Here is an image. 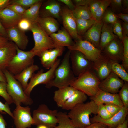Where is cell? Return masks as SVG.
<instances>
[{"mask_svg": "<svg viewBox=\"0 0 128 128\" xmlns=\"http://www.w3.org/2000/svg\"><path fill=\"white\" fill-rule=\"evenodd\" d=\"M0 35L5 37L8 39L6 29L3 25L0 20Z\"/></svg>", "mask_w": 128, "mask_h": 128, "instance_id": "cell-54", "label": "cell"}, {"mask_svg": "<svg viewBox=\"0 0 128 128\" xmlns=\"http://www.w3.org/2000/svg\"><path fill=\"white\" fill-rule=\"evenodd\" d=\"M71 51L69 50L64 55L55 70L54 78L46 85L47 88L54 87L58 89L64 88L70 86L76 79L70 63Z\"/></svg>", "mask_w": 128, "mask_h": 128, "instance_id": "cell-1", "label": "cell"}, {"mask_svg": "<svg viewBox=\"0 0 128 128\" xmlns=\"http://www.w3.org/2000/svg\"><path fill=\"white\" fill-rule=\"evenodd\" d=\"M103 23L102 20L93 24L82 37V40L91 43L99 49L101 31Z\"/></svg>", "mask_w": 128, "mask_h": 128, "instance_id": "cell-21", "label": "cell"}, {"mask_svg": "<svg viewBox=\"0 0 128 128\" xmlns=\"http://www.w3.org/2000/svg\"><path fill=\"white\" fill-rule=\"evenodd\" d=\"M16 53V46L11 41L0 47V69L2 71L6 69Z\"/></svg>", "mask_w": 128, "mask_h": 128, "instance_id": "cell-18", "label": "cell"}, {"mask_svg": "<svg viewBox=\"0 0 128 128\" xmlns=\"http://www.w3.org/2000/svg\"><path fill=\"white\" fill-rule=\"evenodd\" d=\"M57 117L58 124L54 128H77L69 118L66 113L58 112Z\"/></svg>", "mask_w": 128, "mask_h": 128, "instance_id": "cell-32", "label": "cell"}, {"mask_svg": "<svg viewBox=\"0 0 128 128\" xmlns=\"http://www.w3.org/2000/svg\"><path fill=\"white\" fill-rule=\"evenodd\" d=\"M101 81L92 69L87 70L77 77L70 85L87 96L92 97L99 90Z\"/></svg>", "mask_w": 128, "mask_h": 128, "instance_id": "cell-3", "label": "cell"}, {"mask_svg": "<svg viewBox=\"0 0 128 128\" xmlns=\"http://www.w3.org/2000/svg\"><path fill=\"white\" fill-rule=\"evenodd\" d=\"M60 62V59H57L53 65L46 72L44 73L43 70L41 69L37 73H33L27 87L24 90L26 94L30 96L31 91L36 86L40 84L46 85L52 80L54 78L55 70Z\"/></svg>", "mask_w": 128, "mask_h": 128, "instance_id": "cell-8", "label": "cell"}, {"mask_svg": "<svg viewBox=\"0 0 128 128\" xmlns=\"http://www.w3.org/2000/svg\"><path fill=\"white\" fill-rule=\"evenodd\" d=\"M9 105L7 102L3 104L0 101V112L3 114L7 113L13 118V114L11 111Z\"/></svg>", "mask_w": 128, "mask_h": 128, "instance_id": "cell-49", "label": "cell"}, {"mask_svg": "<svg viewBox=\"0 0 128 128\" xmlns=\"http://www.w3.org/2000/svg\"><path fill=\"white\" fill-rule=\"evenodd\" d=\"M122 40L123 47V56L122 65L127 71H128V37L123 32Z\"/></svg>", "mask_w": 128, "mask_h": 128, "instance_id": "cell-35", "label": "cell"}, {"mask_svg": "<svg viewBox=\"0 0 128 128\" xmlns=\"http://www.w3.org/2000/svg\"><path fill=\"white\" fill-rule=\"evenodd\" d=\"M43 1L42 0H10V4H18L27 9L37 3Z\"/></svg>", "mask_w": 128, "mask_h": 128, "instance_id": "cell-39", "label": "cell"}, {"mask_svg": "<svg viewBox=\"0 0 128 128\" xmlns=\"http://www.w3.org/2000/svg\"><path fill=\"white\" fill-rule=\"evenodd\" d=\"M50 49L43 52L39 56L41 64L46 69L50 59Z\"/></svg>", "mask_w": 128, "mask_h": 128, "instance_id": "cell-45", "label": "cell"}, {"mask_svg": "<svg viewBox=\"0 0 128 128\" xmlns=\"http://www.w3.org/2000/svg\"><path fill=\"white\" fill-rule=\"evenodd\" d=\"M57 1L60 3H62L66 5L67 7L72 11L74 9L76 6L72 1L71 0H58Z\"/></svg>", "mask_w": 128, "mask_h": 128, "instance_id": "cell-50", "label": "cell"}, {"mask_svg": "<svg viewBox=\"0 0 128 128\" xmlns=\"http://www.w3.org/2000/svg\"><path fill=\"white\" fill-rule=\"evenodd\" d=\"M50 36L55 47H68L72 46L74 43L71 36L64 28L59 30L57 32L52 34Z\"/></svg>", "mask_w": 128, "mask_h": 128, "instance_id": "cell-23", "label": "cell"}, {"mask_svg": "<svg viewBox=\"0 0 128 128\" xmlns=\"http://www.w3.org/2000/svg\"><path fill=\"white\" fill-rule=\"evenodd\" d=\"M97 104L98 105L97 114L101 118L106 119L113 116L109 112L104 104L99 103Z\"/></svg>", "mask_w": 128, "mask_h": 128, "instance_id": "cell-41", "label": "cell"}, {"mask_svg": "<svg viewBox=\"0 0 128 128\" xmlns=\"http://www.w3.org/2000/svg\"><path fill=\"white\" fill-rule=\"evenodd\" d=\"M30 30L32 33L34 41V47L30 50L35 56L39 57L43 51L55 48L50 36L37 22L32 23Z\"/></svg>", "mask_w": 128, "mask_h": 128, "instance_id": "cell-5", "label": "cell"}, {"mask_svg": "<svg viewBox=\"0 0 128 128\" xmlns=\"http://www.w3.org/2000/svg\"><path fill=\"white\" fill-rule=\"evenodd\" d=\"M118 92V94L124 106L128 108V82L124 81Z\"/></svg>", "mask_w": 128, "mask_h": 128, "instance_id": "cell-37", "label": "cell"}, {"mask_svg": "<svg viewBox=\"0 0 128 128\" xmlns=\"http://www.w3.org/2000/svg\"><path fill=\"white\" fill-rule=\"evenodd\" d=\"M123 50L122 41L117 37L104 48L102 53L112 62L119 63L123 59Z\"/></svg>", "mask_w": 128, "mask_h": 128, "instance_id": "cell-11", "label": "cell"}, {"mask_svg": "<svg viewBox=\"0 0 128 128\" xmlns=\"http://www.w3.org/2000/svg\"><path fill=\"white\" fill-rule=\"evenodd\" d=\"M67 48L69 50H76L81 52L93 62L97 59L102 53L100 50L92 44L82 39L75 41L73 46Z\"/></svg>", "mask_w": 128, "mask_h": 128, "instance_id": "cell-12", "label": "cell"}, {"mask_svg": "<svg viewBox=\"0 0 128 128\" xmlns=\"http://www.w3.org/2000/svg\"><path fill=\"white\" fill-rule=\"evenodd\" d=\"M60 2L55 0H48L42 5V16L40 17H51L61 20L62 8Z\"/></svg>", "mask_w": 128, "mask_h": 128, "instance_id": "cell-19", "label": "cell"}, {"mask_svg": "<svg viewBox=\"0 0 128 128\" xmlns=\"http://www.w3.org/2000/svg\"><path fill=\"white\" fill-rule=\"evenodd\" d=\"M22 16L6 7L0 11V20L6 29L17 26Z\"/></svg>", "mask_w": 128, "mask_h": 128, "instance_id": "cell-22", "label": "cell"}, {"mask_svg": "<svg viewBox=\"0 0 128 128\" xmlns=\"http://www.w3.org/2000/svg\"><path fill=\"white\" fill-rule=\"evenodd\" d=\"M108 127L101 123L93 122L85 128H108Z\"/></svg>", "mask_w": 128, "mask_h": 128, "instance_id": "cell-51", "label": "cell"}, {"mask_svg": "<svg viewBox=\"0 0 128 128\" xmlns=\"http://www.w3.org/2000/svg\"><path fill=\"white\" fill-rule=\"evenodd\" d=\"M0 96L3 97L9 105L14 103L7 90L6 82L0 81Z\"/></svg>", "mask_w": 128, "mask_h": 128, "instance_id": "cell-40", "label": "cell"}, {"mask_svg": "<svg viewBox=\"0 0 128 128\" xmlns=\"http://www.w3.org/2000/svg\"><path fill=\"white\" fill-rule=\"evenodd\" d=\"M42 3H37L26 9L22 16V18L28 20L32 23L37 22L40 17V10Z\"/></svg>", "mask_w": 128, "mask_h": 128, "instance_id": "cell-29", "label": "cell"}, {"mask_svg": "<svg viewBox=\"0 0 128 128\" xmlns=\"http://www.w3.org/2000/svg\"><path fill=\"white\" fill-rule=\"evenodd\" d=\"M91 0H74L72 1L73 2L75 6H85L88 5Z\"/></svg>", "mask_w": 128, "mask_h": 128, "instance_id": "cell-52", "label": "cell"}, {"mask_svg": "<svg viewBox=\"0 0 128 128\" xmlns=\"http://www.w3.org/2000/svg\"><path fill=\"white\" fill-rule=\"evenodd\" d=\"M32 23L28 20L22 18L18 22L17 26L20 30L25 32L30 30Z\"/></svg>", "mask_w": 128, "mask_h": 128, "instance_id": "cell-46", "label": "cell"}, {"mask_svg": "<svg viewBox=\"0 0 128 128\" xmlns=\"http://www.w3.org/2000/svg\"><path fill=\"white\" fill-rule=\"evenodd\" d=\"M37 126V128H48L46 126L43 125H40Z\"/></svg>", "mask_w": 128, "mask_h": 128, "instance_id": "cell-62", "label": "cell"}, {"mask_svg": "<svg viewBox=\"0 0 128 128\" xmlns=\"http://www.w3.org/2000/svg\"><path fill=\"white\" fill-rule=\"evenodd\" d=\"M110 5L111 7L110 9L116 14L121 12L122 11V0H111Z\"/></svg>", "mask_w": 128, "mask_h": 128, "instance_id": "cell-43", "label": "cell"}, {"mask_svg": "<svg viewBox=\"0 0 128 128\" xmlns=\"http://www.w3.org/2000/svg\"><path fill=\"white\" fill-rule=\"evenodd\" d=\"M64 49V47H58L50 49V59L47 69H49L54 64L58 57L62 55Z\"/></svg>", "mask_w": 128, "mask_h": 128, "instance_id": "cell-34", "label": "cell"}, {"mask_svg": "<svg viewBox=\"0 0 128 128\" xmlns=\"http://www.w3.org/2000/svg\"><path fill=\"white\" fill-rule=\"evenodd\" d=\"M113 31L114 33L120 40H123V31L121 22L118 19L112 24Z\"/></svg>", "mask_w": 128, "mask_h": 128, "instance_id": "cell-42", "label": "cell"}, {"mask_svg": "<svg viewBox=\"0 0 128 128\" xmlns=\"http://www.w3.org/2000/svg\"><path fill=\"white\" fill-rule=\"evenodd\" d=\"M87 96L78 90L66 101L61 108L66 110H70L77 105L84 103L87 99Z\"/></svg>", "mask_w": 128, "mask_h": 128, "instance_id": "cell-28", "label": "cell"}, {"mask_svg": "<svg viewBox=\"0 0 128 128\" xmlns=\"http://www.w3.org/2000/svg\"><path fill=\"white\" fill-rule=\"evenodd\" d=\"M128 120L126 119L122 123L119 124L117 127L113 128H128ZM108 127V128H112Z\"/></svg>", "mask_w": 128, "mask_h": 128, "instance_id": "cell-60", "label": "cell"}, {"mask_svg": "<svg viewBox=\"0 0 128 128\" xmlns=\"http://www.w3.org/2000/svg\"><path fill=\"white\" fill-rule=\"evenodd\" d=\"M77 90L70 86L58 89L54 92V100L58 107L62 108L66 101Z\"/></svg>", "mask_w": 128, "mask_h": 128, "instance_id": "cell-25", "label": "cell"}, {"mask_svg": "<svg viewBox=\"0 0 128 128\" xmlns=\"http://www.w3.org/2000/svg\"><path fill=\"white\" fill-rule=\"evenodd\" d=\"M111 1V0H101V3L95 17V19L96 22L101 20L102 17L108 7L110 5Z\"/></svg>", "mask_w": 128, "mask_h": 128, "instance_id": "cell-36", "label": "cell"}, {"mask_svg": "<svg viewBox=\"0 0 128 128\" xmlns=\"http://www.w3.org/2000/svg\"><path fill=\"white\" fill-rule=\"evenodd\" d=\"M118 18L123 20L124 22L128 23V14L121 12L116 14Z\"/></svg>", "mask_w": 128, "mask_h": 128, "instance_id": "cell-53", "label": "cell"}, {"mask_svg": "<svg viewBox=\"0 0 128 128\" xmlns=\"http://www.w3.org/2000/svg\"><path fill=\"white\" fill-rule=\"evenodd\" d=\"M111 72L114 73L124 81L128 82V74L122 64L117 62H112Z\"/></svg>", "mask_w": 128, "mask_h": 128, "instance_id": "cell-33", "label": "cell"}, {"mask_svg": "<svg viewBox=\"0 0 128 128\" xmlns=\"http://www.w3.org/2000/svg\"><path fill=\"white\" fill-rule=\"evenodd\" d=\"M17 53L9 63L6 69L13 75L18 74L23 70L33 64L35 56L30 50L25 51L16 46Z\"/></svg>", "mask_w": 128, "mask_h": 128, "instance_id": "cell-6", "label": "cell"}, {"mask_svg": "<svg viewBox=\"0 0 128 128\" xmlns=\"http://www.w3.org/2000/svg\"><path fill=\"white\" fill-rule=\"evenodd\" d=\"M101 1V0H91L88 5L89 9L94 18Z\"/></svg>", "mask_w": 128, "mask_h": 128, "instance_id": "cell-44", "label": "cell"}, {"mask_svg": "<svg viewBox=\"0 0 128 128\" xmlns=\"http://www.w3.org/2000/svg\"><path fill=\"white\" fill-rule=\"evenodd\" d=\"M128 112V108L123 106L118 112L108 119H103L97 114L96 115L90 119V120L93 123H101L109 127L113 128L117 127L124 122Z\"/></svg>", "mask_w": 128, "mask_h": 128, "instance_id": "cell-16", "label": "cell"}, {"mask_svg": "<svg viewBox=\"0 0 128 128\" xmlns=\"http://www.w3.org/2000/svg\"><path fill=\"white\" fill-rule=\"evenodd\" d=\"M58 112L56 110L50 109L45 104L40 105L33 111L34 125H43L48 128H54L58 123Z\"/></svg>", "mask_w": 128, "mask_h": 128, "instance_id": "cell-7", "label": "cell"}, {"mask_svg": "<svg viewBox=\"0 0 128 128\" xmlns=\"http://www.w3.org/2000/svg\"><path fill=\"white\" fill-rule=\"evenodd\" d=\"M9 0H0V11L6 7L10 4Z\"/></svg>", "mask_w": 128, "mask_h": 128, "instance_id": "cell-55", "label": "cell"}, {"mask_svg": "<svg viewBox=\"0 0 128 128\" xmlns=\"http://www.w3.org/2000/svg\"><path fill=\"white\" fill-rule=\"evenodd\" d=\"M117 37L113 32L112 24L103 23L99 49L102 51L106 46Z\"/></svg>", "mask_w": 128, "mask_h": 128, "instance_id": "cell-24", "label": "cell"}, {"mask_svg": "<svg viewBox=\"0 0 128 128\" xmlns=\"http://www.w3.org/2000/svg\"><path fill=\"white\" fill-rule=\"evenodd\" d=\"M6 29L9 41H13L20 49L25 50L29 40L25 32L19 29L17 26Z\"/></svg>", "mask_w": 128, "mask_h": 128, "instance_id": "cell-17", "label": "cell"}, {"mask_svg": "<svg viewBox=\"0 0 128 128\" xmlns=\"http://www.w3.org/2000/svg\"><path fill=\"white\" fill-rule=\"evenodd\" d=\"M75 19L77 32L78 35L81 37L93 24L97 22L94 19L84 20Z\"/></svg>", "mask_w": 128, "mask_h": 128, "instance_id": "cell-31", "label": "cell"}, {"mask_svg": "<svg viewBox=\"0 0 128 128\" xmlns=\"http://www.w3.org/2000/svg\"><path fill=\"white\" fill-rule=\"evenodd\" d=\"M112 62L102 53L100 56L93 61L92 69L101 81L111 72Z\"/></svg>", "mask_w": 128, "mask_h": 128, "instance_id": "cell-15", "label": "cell"}, {"mask_svg": "<svg viewBox=\"0 0 128 128\" xmlns=\"http://www.w3.org/2000/svg\"><path fill=\"white\" fill-rule=\"evenodd\" d=\"M124 82V81L111 72L105 78L101 81L99 88L105 92L117 94Z\"/></svg>", "mask_w": 128, "mask_h": 128, "instance_id": "cell-14", "label": "cell"}, {"mask_svg": "<svg viewBox=\"0 0 128 128\" xmlns=\"http://www.w3.org/2000/svg\"><path fill=\"white\" fill-rule=\"evenodd\" d=\"M6 7L21 16L26 9L22 6L15 4H9Z\"/></svg>", "mask_w": 128, "mask_h": 128, "instance_id": "cell-48", "label": "cell"}, {"mask_svg": "<svg viewBox=\"0 0 128 128\" xmlns=\"http://www.w3.org/2000/svg\"><path fill=\"white\" fill-rule=\"evenodd\" d=\"M6 80L7 90L16 106L22 103L26 105L33 103L32 99L27 95L19 82L6 69L3 71Z\"/></svg>", "mask_w": 128, "mask_h": 128, "instance_id": "cell-4", "label": "cell"}, {"mask_svg": "<svg viewBox=\"0 0 128 128\" xmlns=\"http://www.w3.org/2000/svg\"><path fill=\"white\" fill-rule=\"evenodd\" d=\"M61 20L64 28L75 41L82 39L78 34L76 19L72 11L67 7L62 8Z\"/></svg>", "mask_w": 128, "mask_h": 128, "instance_id": "cell-13", "label": "cell"}, {"mask_svg": "<svg viewBox=\"0 0 128 128\" xmlns=\"http://www.w3.org/2000/svg\"><path fill=\"white\" fill-rule=\"evenodd\" d=\"M37 22L49 36L59 30L58 22L53 17H40Z\"/></svg>", "mask_w": 128, "mask_h": 128, "instance_id": "cell-26", "label": "cell"}, {"mask_svg": "<svg viewBox=\"0 0 128 128\" xmlns=\"http://www.w3.org/2000/svg\"><path fill=\"white\" fill-rule=\"evenodd\" d=\"M13 119L16 128H28L34 125V122L31 116V108L28 106L23 107L19 105L13 113Z\"/></svg>", "mask_w": 128, "mask_h": 128, "instance_id": "cell-10", "label": "cell"}, {"mask_svg": "<svg viewBox=\"0 0 128 128\" xmlns=\"http://www.w3.org/2000/svg\"><path fill=\"white\" fill-rule=\"evenodd\" d=\"M104 105L109 112L112 116L118 112L122 107L113 104H107Z\"/></svg>", "mask_w": 128, "mask_h": 128, "instance_id": "cell-47", "label": "cell"}, {"mask_svg": "<svg viewBox=\"0 0 128 128\" xmlns=\"http://www.w3.org/2000/svg\"><path fill=\"white\" fill-rule=\"evenodd\" d=\"M9 41L7 38L0 35V47L5 45Z\"/></svg>", "mask_w": 128, "mask_h": 128, "instance_id": "cell-57", "label": "cell"}, {"mask_svg": "<svg viewBox=\"0 0 128 128\" xmlns=\"http://www.w3.org/2000/svg\"><path fill=\"white\" fill-rule=\"evenodd\" d=\"M7 123L0 112V128H6Z\"/></svg>", "mask_w": 128, "mask_h": 128, "instance_id": "cell-58", "label": "cell"}, {"mask_svg": "<svg viewBox=\"0 0 128 128\" xmlns=\"http://www.w3.org/2000/svg\"><path fill=\"white\" fill-rule=\"evenodd\" d=\"M122 27L123 32L128 36V23L123 22Z\"/></svg>", "mask_w": 128, "mask_h": 128, "instance_id": "cell-59", "label": "cell"}, {"mask_svg": "<svg viewBox=\"0 0 128 128\" xmlns=\"http://www.w3.org/2000/svg\"><path fill=\"white\" fill-rule=\"evenodd\" d=\"M39 69L37 65L33 64L25 69L19 74L14 76L20 84L24 90L27 87L29 80L33 73Z\"/></svg>", "mask_w": 128, "mask_h": 128, "instance_id": "cell-27", "label": "cell"}, {"mask_svg": "<svg viewBox=\"0 0 128 128\" xmlns=\"http://www.w3.org/2000/svg\"><path fill=\"white\" fill-rule=\"evenodd\" d=\"M122 5L123 8L122 11L128 13V0H122Z\"/></svg>", "mask_w": 128, "mask_h": 128, "instance_id": "cell-56", "label": "cell"}, {"mask_svg": "<svg viewBox=\"0 0 128 128\" xmlns=\"http://www.w3.org/2000/svg\"><path fill=\"white\" fill-rule=\"evenodd\" d=\"M0 81L6 82V78L3 71L0 69Z\"/></svg>", "mask_w": 128, "mask_h": 128, "instance_id": "cell-61", "label": "cell"}, {"mask_svg": "<svg viewBox=\"0 0 128 128\" xmlns=\"http://www.w3.org/2000/svg\"><path fill=\"white\" fill-rule=\"evenodd\" d=\"M98 105L91 100L86 103L79 104L70 110L67 114L77 128H85L91 123L90 116L97 114Z\"/></svg>", "mask_w": 128, "mask_h": 128, "instance_id": "cell-2", "label": "cell"}, {"mask_svg": "<svg viewBox=\"0 0 128 128\" xmlns=\"http://www.w3.org/2000/svg\"><path fill=\"white\" fill-rule=\"evenodd\" d=\"M96 104H113L121 107L124 106L118 94H114L103 91L100 89L94 96L90 97Z\"/></svg>", "mask_w": 128, "mask_h": 128, "instance_id": "cell-20", "label": "cell"}, {"mask_svg": "<svg viewBox=\"0 0 128 128\" xmlns=\"http://www.w3.org/2000/svg\"></svg>", "mask_w": 128, "mask_h": 128, "instance_id": "cell-63", "label": "cell"}, {"mask_svg": "<svg viewBox=\"0 0 128 128\" xmlns=\"http://www.w3.org/2000/svg\"><path fill=\"white\" fill-rule=\"evenodd\" d=\"M71 50V68L75 76L78 77L85 71L92 69L93 62L81 52L76 50Z\"/></svg>", "mask_w": 128, "mask_h": 128, "instance_id": "cell-9", "label": "cell"}, {"mask_svg": "<svg viewBox=\"0 0 128 128\" xmlns=\"http://www.w3.org/2000/svg\"><path fill=\"white\" fill-rule=\"evenodd\" d=\"M118 18L116 15L110 9L107 8L102 17L101 20L104 23L113 24Z\"/></svg>", "mask_w": 128, "mask_h": 128, "instance_id": "cell-38", "label": "cell"}, {"mask_svg": "<svg viewBox=\"0 0 128 128\" xmlns=\"http://www.w3.org/2000/svg\"><path fill=\"white\" fill-rule=\"evenodd\" d=\"M72 11L75 18L84 20L95 19L89 9L88 5L76 6Z\"/></svg>", "mask_w": 128, "mask_h": 128, "instance_id": "cell-30", "label": "cell"}]
</instances>
